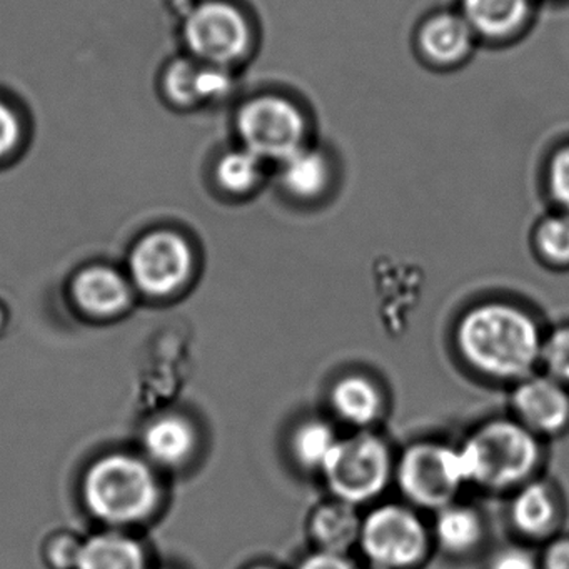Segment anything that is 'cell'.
Masks as SVG:
<instances>
[{"instance_id": "6da1fadb", "label": "cell", "mask_w": 569, "mask_h": 569, "mask_svg": "<svg viewBox=\"0 0 569 569\" xmlns=\"http://www.w3.org/2000/svg\"><path fill=\"white\" fill-rule=\"evenodd\" d=\"M545 335L526 309L486 301L462 312L455 342L462 361L495 381L518 382L541 366Z\"/></svg>"}, {"instance_id": "7a4b0ae2", "label": "cell", "mask_w": 569, "mask_h": 569, "mask_svg": "<svg viewBox=\"0 0 569 569\" xmlns=\"http://www.w3.org/2000/svg\"><path fill=\"white\" fill-rule=\"evenodd\" d=\"M81 498L92 518L106 528L128 531L158 511L162 485L158 469L144 456L109 452L86 469Z\"/></svg>"}, {"instance_id": "3957f363", "label": "cell", "mask_w": 569, "mask_h": 569, "mask_svg": "<svg viewBox=\"0 0 569 569\" xmlns=\"http://www.w3.org/2000/svg\"><path fill=\"white\" fill-rule=\"evenodd\" d=\"M458 448L468 485L496 492L535 479L542 459L541 438L515 418L482 422Z\"/></svg>"}, {"instance_id": "277c9868", "label": "cell", "mask_w": 569, "mask_h": 569, "mask_svg": "<svg viewBox=\"0 0 569 569\" xmlns=\"http://www.w3.org/2000/svg\"><path fill=\"white\" fill-rule=\"evenodd\" d=\"M395 469L389 442L366 429L339 439L321 476L332 498L361 508L376 501L395 481Z\"/></svg>"}, {"instance_id": "5b68a950", "label": "cell", "mask_w": 569, "mask_h": 569, "mask_svg": "<svg viewBox=\"0 0 569 569\" xmlns=\"http://www.w3.org/2000/svg\"><path fill=\"white\" fill-rule=\"evenodd\" d=\"M431 546V528L412 506L388 502L362 516L358 548L369 569L419 568Z\"/></svg>"}, {"instance_id": "8992f818", "label": "cell", "mask_w": 569, "mask_h": 569, "mask_svg": "<svg viewBox=\"0 0 569 569\" xmlns=\"http://www.w3.org/2000/svg\"><path fill=\"white\" fill-rule=\"evenodd\" d=\"M395 481L412 508L438 509L456 501L465 486V465L458 446L441 441H418L396 461Z\"/></svg>"}, {"instance_id": "52a82bcc", "label": "cell", "mask_w": 569, "mask_h": 569, "mask_svg": "<svg viewBox=\"0 0 569 569\" xmlns=\"http://www.w3.org/2000/svg\"><path fill=\"white\" fill-rule=\"evenodd\" d=\"M181 41L189 58L229 69L248 54L252 31L241 9L228 0H201L182 19Z\"/></svg>"}, {"instance_id": "ba28073f", "label": "cell", "mask_w": 569, "mask_h": 569, "mask_svg": "<svg viewBox=\"0 0 569 569\" xmlns=\"http://www.w3.org/2000/svg\"><path fill=\"white\" fill-rule=\"evenodd\" d=\"M196 268L191 242L171 228L151 229L132 244L128 274L134 291L152 299L178 295Z\"/></svg>"}, {"instance_id": "9c48e42d", "label": "cell", "mask_w": 569, "mask_h": 569, "mask_svg": "<svg viewBox=\"0 0 569 569\" xmlns=\"http://www.w3.org/2000/svg\"><path fill=\"white\" fill-rule=\"evenodd\" d=\"M236 131L242 148L264 162H282L305 148L306 119L288 99L261 96L239 109Z\"/></svg>"}, {"instance_id": "30bf717a", "label": "cell", "mask_w": 569, "mask_h": 569, "mask_svg": "<svg viewBox=\"0 0 569 569\" xmlns=\"http://www.w3.org/2000/svg\"><path fill=\"white\" fill-rule=\"evenodd\" d=\"M512 418L538 438H551L569 428V388L546 372H532L515 382Z\"/></svg>"}, {"instance_id": "8fae6325", "label": "cell", "mask_w": 569, "mask_h": 569, "mask_svg": "<svg viewBox=\"0 0 569 569\" xmlns=\"http://www.w3.org/2000/svg\"><path fill=\"white\" fill-rule=\"evenodd\" d=\"M229 69L202 64L188 54L178 56L162 68L159 92L178 111H194L221 101L231 92Z\"/></svg>"}, {"instance_id": "7c38bea8", "label": "cell", "mask_w": 569, "mask_h": 569, "mask_svg": "<svg viewBox=\"0 0 569 569\" xmlns=\"http://www.w3.org/2000/svg\"><path fill=\"white\" fill-rule=\"evenodd\" d=\"M134 292L128 274L108 264L84 266L71 281L72 302L94 321L124 315L131 308Z\"/></svg>"}, {"instance_id": "4fadbf2b", "label": "cell", "mask_w": 569, "mask_h": 569, "mask_svg": "<svg viewBox=\"0 0 569 569\" xmlns=\"http://www.w3.org/2000/svg\"><path fill=\"white\" fill-rule=\"evenodd\" d=\"M196 426L186 416L161 415L148 422L141 436L142 456L156 469H178L198 451Z\"/></svg>"}, {"instance_id": "5bb4252c", "label": "cell", "mask_w": 569, "mask_h": 569, "mask_svg": "<svg viewBox=\"0 0 569 569\" xmlns=\"http://www.w3.org/2000/svg\"><path fill=\"white\" fill-rule=\"evenodd\" d=\"M561 499L549 482L531 479L515 489L509 502L512 528L528 539H551L561 522Z\"/></svg>"}, {"instance_id": "9a60e30c", "label": "cell", "mask_w": 569, "mask_h": 569, "mask_svg": "<svg viewBox=\"0 0 569 569\" xmlns=\"http://www.w3.org/2000/svg\"><path fill=\"white\" fill-rule=\"evenodd\" d=\"M329 406L339 421L356 431L371 429L386 411L381 386L361 372H349L336 379L329 391Z\"/></svg>"}, {"instance_id": "2e32d148", "label": "cell", "mask_w": 569, "mask_h": 569, "mask_svg": "<svg viewBox=\"0 0 569 569\" xmlns=\"http://www.w3.org/2000/svg\"><path fill=\"white\" fill-rule=\"evenodd\" d=\"M361 526L359 508L331 498L311 512L308 531L319 551L348 555L352 548H358Z\"/></svg>"}, {"instance_id": "e0dca14e", "label": "cell", "mask_w": 569, "mask_h": 569, "mask_svg": "<svg viewBox=\"0 0 569 569\" xmlns=\"http://www.w3.org/2000/svg\"><path fill=\"white\" fill-rule=\"evenodd\" d=\"M76 569H152L148 549L129 531L108 529L82 541Z\"/></svg>"}, {"instance_id": "ac0fdd59", "label": "cell", "mask_w": 569, "mask_h": 569, "mask_svg": "<svg viewBox=\"0 0 569 569\" xmlns=\"http://www.w3.org/2000/svg\"><path fill=\"white\" fill-rule=\"evenodd\" d=\"M431 535L432 542L448 555H471L485 541V521L472 506L455 501L436 511Z\"/></svg>"}, {"instance_id": "d6986e66", "label": "cell", "mask_w": 569, "mask_h": 569, "mask_svg": "<svg viewBox=\"0 0 569 569\" xmlns=\"http://www.w3.org/2000/svg\"><path fill=\"white\" fill-rule=\"evenodd\" d=\"M475 31L462 16L441 14L422 26L419 44L436 64L451 66L471 52Z\"/></svg>"}, {"instance_id": "ffe728a7", "label": "cell", "mask_w": 569, "mask_h": 569, "mask_svg": "<svg viewBox=\"0 0 569 569\" xmlns=\"http://www.w3.org/2000/svg\"><path fill=\"white\" fill-rule=\"evenodd\" d=\"M529 9V0H462L461 16L475 34L505 39L525 24Z\"/></svg>"}, {"instance_id": "44dd1931", "label": "cell", "mask_w": 569, "mask_h": 569, "mask_svg": "<svg viewBox=\"0 0 569 569\" xmlns=\"http://www.w3.org/2000/svg\"><path fill=\"white\" fill-rule=\"evenodd\" d=\"M341 436L326 419L309 418L299 422L289 436V455L298 468L321 475Z\"/></svg>"}, {"instance_id": "7402d4cb", "label": "cell", "mask_w": 569, "mask_h": 569, "mask_svg": "<svg viewBox=\"0 0 569 569\" xmlns=\"http://www.w3.org/2000/svg\"><path fill=\"white\" fill-rule=\"evenodd\" d=\"M329 162L321 152L302 148L281 162V181L289 194L315 199L329 182Z\"/></svg>"}, {"instance_id": "603a6c76", "label": "cell", "mask_w": 569, "mask_h": 569, "mask_svg": "<svg viewBox=\"0 0 569 569\" xmlns=\"http://www.w3.org/2000/svg\"><path fill=\"white\" fill-rule=\"evenodd\" d=\"M264 164L261 158L241 146L219 156L212 176L222 191L231 196H246L261 184Z\"/></svg>"}, {"instance_id": "cb8c5ba5", "label": "cell", "mask_w": 569, "mask_h": 569, "mask_svg": "<svg viewBox=\"0 0 569 569\" xmlns=\"http://www.w3.org/2000/svg\"><path fill=\"white\" fill-rule=\"evenodd\" d=\"M536 252L551 268H569V214L549 216L535 232Z\"/></svg>"}, {"instance_id": "d4e9b609", "label": "cell", "mask_w": 569, "mask_h": 569, "mask_svg": "<svg viewBox=\"0 0 569 569\" xmlns=\"http://www.w3.org/2000/svg\"><path fill=\"white\" fill-rule=\"evenodd\" d=\"M541 368L546 375L569 388V325L559 326L545 335Z\"/></svg>"}, {"instance_id": "484cf974", "label": "cell", "mask_w": 569, "mask_h": 569, "mask_svg": "<svg viewBox=\"0 0 569 569\" xmlns=\"http://www.w3.org/2000/svg\"><path fill=\"white\" fill-rule=\"evenodd\" d=\"M82 541L78 535L71 531L52 532L44 545L41 556L48 569H76L78 568L79 556H81Z\"/></svg>"}, {"instance_id": "4316f807", "label": "cell", "mask_w": 569, "mask_h": 569, "mask_svg": "<svg viewBox=\"0 0 569 569\" xmlns=\"http://www.w3.org/2000/svg\"><path fill=\"white\" fill-rule=\"evenodd\" d=\"M26 141V124L19 109L0 96V164L11 161Z\"/></svg>"}, {"instance_id": "83f0119b", "label": "cell", "mask_w": 569, "mask_h": 569, "mask_svg": "<svg viewBox=\"0 0 569 569\" xmlns=\"http://www.w3.org/2000/svg\"><path fill=\"white\" fill-rule=\"evenodd\" d=\"M548 182L552 198L561 206L562 212L569 214V146L559 149L551 159Z\"/></svg>"}, {"instance_id": "f1b7e54d", "label": "cell", "mask_w": 569, "mask_h": 569, "mask_svg": "<svg viewBox=\"0 0 569 569\" xmlns=\"http://www.w3.org/2000/svg\"><path fill=\"white\" fill-rule=\"evenodd\" d=\"M488 569H541V565L538 556L528 548L506 546L492 556Z\"/></svg>"}, {"instance_id": "f546056e", "label": "cell", "mask_w": 569, "mask_h": 569, "mask_svg": "<svg viewBox=\"0 0 569 569\" xmlns=\"http://www.w3.org/2000/svg\"><path fill=\"white\" fill-rule=\"evenodd\" d=\"M296 569H359L348 555H336L315 549L298 562Z\"/></svg>"}, {"instance_id": "4dcf8cb0", "label": "cell", "mask_w": 569, "mask_h": 569, "mask_svg": "<svg viewBox=\"0 0 569 569\" xmlns=\"http://www.w3.org/2000/svg\"><path fill=\"white\" fill-rule=\"evenodd\" d=\"M541 569H569V536H555L549 539L545 551L539 556Z\"/></svg>"}, {"instance_id": "1f68e13d", "label": "cell", "mask_w": 569, "mask_h": 569, "mask_svg": "<svg viewBox=\"0 0 569 569\" xmlns=\"http://www.w3.org/2000/svg\"><path fill=\"white\" fill-rule=\"evenodd\" d=\"M6 326H8V312L0 306V335L4 332Z\"/></svg>"}, {"instance_id": "d6a6232c", "label": "cell", "mask_w": 569, "mask_h": 569, "mask_svg": "<svg viewBox=\"0 0 569 569\" xmlns=\"http://www.w3.org/2000/svg\"><path fill=\"white\" fill-rule=\"evenodd\" d=\"M246 569H276L274 566H269V565H254V566H249V568H246Z\"/></svg>"}, {"instance_id": "836d02e7", "label": "cell", "mask_w": 569, "mask_h": 569, "mask_svg": "<svg viewBox=\"0 0 569 569\" xmlns=\"http://www.w3.org/2000/svg\"><path fill=\"white\" fill-rule=\"evenodd\" d=\"M152 569H154V568H152ZM161 569H166V568H161Z\"/></svg>"}]
</instances>
